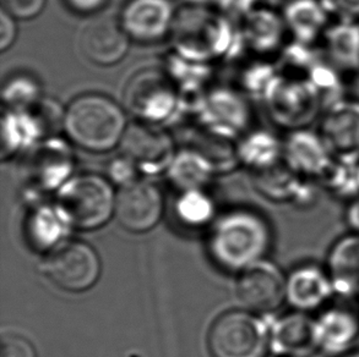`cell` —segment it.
Returning <instances> with one entry per match:
<instances>
[{"label":"cell","mask_w":359,"mask_h":357,"mask_svg":"<svg viewBox=\"0 0 359 357\" xmlns=\"http://www.w3.org/2000/svg\"><path fill=\"white\" fill-rule=\"evenodd\" d=\"M334 294L330 275L320 267H298L287 276L286 301L299 312L320 309Z\"/></svg>","instance_id":"18"},{"label":"cell","mask_w":359,"mask_h":357,"mask_svg":"<svg viewBox=\"0 0 359 357\" xmlns=\"http://www.w3.org/2000/svg\"><path fill=\"white\" fill-rule=\"evenodd\" d=\"M187 6L191 8H209V6H216L219 0H183Z\"/></svg>","instance_id":"42"},{"label":"cell","mask_w":359,"mask_h":357,"mask_svg":"<svg viewBox=\"0 0 359 357\" xmlns=\"http://www.w3.org/2000/svg\"><path fill=\"white\" fill-rule=\"evenodd\" d=\"M273 125L285 134L311 127L325 109L309 78L280 74L262 99Z\"/></svg>","instance_id":"4"},{"label":"cell","mask_w":359,"mask_h":357,"mask_svg":"<svg viewBox=\"0 0 359 357\" xmlns=\"http://www.w3.org/2000/svg\"><path fill=\"white\" fill-rule=\"evenodd\" d=\"M269 348L270 330L262 319L249 312H227L210 329L212 357H265Z\"/></svg>","instance_id":"5"},{"label":"cell","mask_w":359,"mask_h":357,"mask_svg":"<svg viewBox=\"0 0 359 357\" xmlns=\"http://www.w3.org/2000/svg\"><path fill=\"white\" fill-rule=\"evenodd\" d=\"M346 218L352 232L359 234V197L351 201L350 206L347 208Z\"/></svg>","instance_id":"41"},{"label":"cell","mask_w":359,"mask_h":357,"mask_svg":"<svg viewBox=\"0 0 359 357\" xmlns=\"http://www.w3.org/2000/svg\"><path fill=\"white\" fill-rule=\"evenodd\" d=\"M175 18L172 0H126L118 19L131 42L149 46L172 34Z\"/></svg>","instance_id":"10"},{"label":"cell","mask_w":359,"mask_h":357,"mask_svg":"<svg viewBox=\"0 0 359 357\" xmlns=\"http://www.w3.org/2000/svg\"><path fill=\"white\" fill-rule=\"evenodd\" d=\"M309 80L314 85L326 108L352 94L351 88L355 83V78L331 64L321 54L320 60L313 69Z\"/></svg>","instance_id":"29"},{"label":"cell","mask_w":359,"mask_h":357,"mask_svg":"<svg viewBox=\"0 0 359 357\" xmlns=\"http://www.w3.org/2000/svg\"><path fill=\"white\" fill-rule=\"evenodd\" d=\"M126 106L139 120L161 125L177 108V92L163 74L144 71L136 74L126 86Z\"/></svg>","instance_id":"11"},{"label":"cell","mask_w":359,"mask_h":357,"mask_svg":"<svg viewBox=\"0 0 359 357\" xmlns=\"http://www.w3.org/2000/svg\"><path fill=\"white\" fill-rule=\"evenodd\" d=\"M43 270L54 285L69 293H83L97 283L101 262L93 247L81 241L62 242L50 251Z\"/></svg>","instance_id":"6"},{"label":"cell","mask_w":359,"mask_h":357,"mask_svg":"<svg viewBox=\"0 0 359 357\" xmlns=\"http://www.w3.org/2000/svg\"><path fill=\"white\" fill-rule=\"evenodd\" d=\"M203 115L206 125L226 137L244 135L252 120V111L245 98L224 88L215 90L208 94Z\"/></svg>","instance_id":"17"},{"label":"cell","mask_w":359,"mask_h":357,"mask_svg":"<svg viewBox=\"0 0 359 357\" xmlns=\"http://www.w3.org/2000/svg\"><path fill=\"white\" fill-rule=\"evenodd\" d=\"M117 195L107 178L96 174L72 176L57 193V207L72 227L93 230L116 213Z\"/></svg>","instance_id":"3"},{"label":"cell","mask_w":359,"mask_h":357,"mask_svg":"<svg viewBox=\"0 0 359 357\" xmlns=\"http://www.w3.org/2000/svg\"><path fill=\"white\" fill-rule=\"evenodd\" d=\"M1 10L18 21H29L43 13L47 0H0Z\"/></svg>","instance_id":"34"},{"label":"cell","mask_w":359,"mask_h":357,"mask_svg":"<svg viewBox=\"0 0 359 357\" xmlns=\"http://www.w3.org/2000/svg\"><path fill=\"white\" fill-rule=\"evenodd\" d=\"M287 276L270 261L255 262L244 268L237 281L242 304L255 312H271L286 301Z\"/></svg>","instance_id":"13"},{"label":"cell","mask_w":359,"mask_h":357,"mask_svg":"<svg viewBox=\"0 0 359 357\" xmlns=\"http://www.w3.org/2000/svg\"><path fill=\"white\" fill-rule=\"evenodd\" d=\"M236 158L254 174L283 162V137L267 129L247 131L236 148Z\"/></svg>","instance_id":"25"},{"label":"cell","mask_w":359,"mask_h":357,"mask_svg":"<svg viewBox=\"0 0 359 357\" xmlns=\"http://www.w3.org/2000/svg\"><path fill=\"white\" fill-rule=\"evenodd\" d=\"M44 139L43 130L32 111L5 109L1 120V158L31 152Z\"/></svg>","instance_id":"26"},{"label":"cell","mask_w":359,"mask_h":357,"mask_svg":"<svg viewBox=\"0 0 359 357\" xmlns=\"http://www.w3.org/2000/svg\"><path fill=\"white\" fill-rule=\"evenodd\" d=\"M31 155L27 167L29 188L39 192L53 191L72 178V152L64 141L49 137L36 146Z\"/></svg>","instance_id":"15"},{"label":"cell","mask_w":359,"mask_h":357,"mask_svg":"<svg viewBox=\"0 0 359 357\" xmlns=\"http://www.w3.org/2000/svg\"><path fill=\"white\" fill-rule=\"evenodd\" d=\"M0 357H37V355L29 340L9 333L1 337Z\"/></svg>","instance_id":"36"},{"label":"cell","mask_w":359,"mask_h":357,"mask_svg":"<svg viewBox=\"0 0 359 357\" xmlns=\"http://www.w3.org/2000/svg\"><path fill=\"white\" fill-rule=\"evenodd\" d=\"M129 125L126 111L112 97L88 92L75 97L64 113L70 144L90 153H107L121 145Z\"/></svg>","instance_id":"1"},{"label":"cell","mask_w":359,"mask_h":357,"mask_svg":"<svg viewBox=\"0 0 359 357\" xmlns=\"http://www.w3.org/2000/svg\"><path fill=\"white\" fill-rule=\"evenodd\" d=\"M18 34V20L4 10H0V50L3 53L14 46Z\"/></svg>","instance_id":"39"},{"label":"cell","mask_w":359,"mask_h":357,"mask_svg":"<svg viewBox=\"0 0 359 357\" xmlns=\"http://www.w3.org/2000/svg\"><path fill=\"white\" fill-rule=\"evenodd\" d=\"M335 158L318 129L306 127L283 136V163L296 174L320 183Z\"/></svg>","instance_id":"12"},{"label":"cell","mask_w":359,"mask_h":357,"mask_svg":"<svg viewBox=\"0 0 359 357\" xmlns=\"http://www.w3.org/2000/svg\"><path fill=\"white\" fill-rule=\"evenodd\" d=\"M270 348L281 356H308L318 350L316 319L299 311L277 319L270 330Z\"/></svg>","instance_id":"19"},{"label":"cell","mask_w":359,"mask_h":357,"mask_svg":"<svg viewBox=\"0 0 359 357\" xmlns=\"http://www.w3.org/2000/svg\"><path fill=\"white\" fill-rule=\"evenodd\" d=\"M320 183L332 196L353 201L359 197V162L335 160Z\"/></svg>","instance_id":"32"},{"label":"cell","mask_w":359,"mask_h":357,"mask_svg":"<svg viewBox=\"0 0 359 357\" xmlns=\"http://www.w3.org/2000/svg\"><path fill=\"white\" fill-rule=\"evenodd\" d=\"M292 39L319 46L334 21L320 0H286L281 8Z\"/></svg>","instance_id":"20"},{"label":"cell","mask_w":359,"mask_h":357,"mask_svg":"<svg viewBox=\"0 0 359 357\" xmlns=\"http://www.w3.org/2000/svg\"><path fill=\"white\" fill-rule=\"evenodd\" d=\"M320 58L319 46H311L291 38L277 55V68L282 75L309 78Z\"/></svg>","instance_id":"31"},{"label":"cell","mask_w":359,"mask_h":357,"mask_svg":"<svg viewBox=\"0 0 359 357\" xmlns=\"http://www.w3.org/2000/svg\"><path fill=\"white\" fill-rule=\"evenodd\" d=\"M64 4L74 14L80 16H96L107 8L111 0H63Z\"/></svg>","instance_id":"40"},{"label":"cell","mask_w":359,"mask_h":357,"mask_svg":"<svg viewBox=\"0 0 359 357\" xmlns=\"http://www.w3.org/2000/svg\"><path fill=\"white\" fill-rule=\"evenodd\" d=\"M326 270L335 293L359 296V234L352 232L332 245Z\"/></svg>","instance_id":"24"},{"label":"cell","mask_w":359,"mask_h":357,"mask_svg":"<svg viewBox=\"0 0 359 357\" xmlns=\"http://www.w3.org/2000/svg\"><path fill=\"white\" fill-rule=\"evenodd\" d=\"M324 58L357 78L359 75V21L334 20L321 38Z\"/></svg>","instance_id":"22"},{"label":"cell","mask_w":359,"mask_h":357,"mask_svg":"<svg viewBox=\"0 0 359 357\" xmlns=\"http://www.w3.org/2000/svg\"><path fill=\"white\" fill-rule=\"evenodd\" d=\"M70 227L57 206H39L29 214L26 234L31 246L39 251H52L62 244Z\"/></svg>","instance_id":"28"},{"label":"cell","mask_w":359,"mask_h":357,"mask_svg":"<svg viewBox=\"0 0 359 357\" xmlns=\"http://www.w3.org/2000/svg\"><path fill=\"white\" fill-rule=\"evenodd\" d=\"M119 148L144 174L167 172L177 153L172 137L160 125L141 120L129 122Z\"/></svg>","instance_id":"8"},{"label":"cell","mask_w":359,"mask_h":357,"mask_svg":"<svg viewBox=\"0 0 359 357\" xmlns=\"http://www.w3.org/2000/svg\"><path fill=\"white\" fill-rule=\"evenodd\" d=\"M259 192L276 202L306 204L314 197L316 181L302 178L283 162L271 169L254 174Z\"/></svg>","instance_id":"23"},{"label":"cell","mask_w":359,"mask_h":357,"mask_svg":"<svg viewBox=\"0 0 359 357\" xmlns=\"http://www.w3.org/2000/svg\"><path fill=\"white\" fill-rule=\"evenodd\" d=\"M177 216L188 227H199L214 217V204L203 190H191L180 193L175 204Z\"/></svg>","instance_id":"33"},{"label":"cell","mask_w":359,"mask_h":357,"mask_svg":"<svg viewBox=\"0 0 359 357\" xmlns=\"http://www.w3.org/2000/svg\"><path fill=\"white\" fill-rule=\"evenodd\" d=\"M163 197L160 188L144 180L123 186L117 193L116 216L126 230L135 234L149 232L160 223Z\"/></svg>","instance_id":"14"},{"label":"cell","mask_w":359,"mask_h":357,"mask_svg":"<svg viewBox=\"0 0 359 357\" xmlns=\"http://www.w3.org/2000/svg\"><path fill=\"white\" fill-rule=\"evenodd\" d=\"M241 24L247 48L257 58L276 59L291 39L281 9L269 5H259Z\"/></svg>","instance_id":"16"},{"label":"cell","mask_w":359,"mask_h":357,"mask_svg":"<svg viewBox=\"0 0 359 357\" xmlns=\"http://www.w3.org/2000/svg\"><path fill=\"white\" fill-rule=\"evenodd\" d=\"M332 20L359 21V0H320Z\"/></svg>","instance_id":"38"},{"label":"cell","mask_w":359,"mask_h":357,"mask_svg":"<svg viewBox=\"0 0 359 357\" xmlns=\"http://www.w3.org/2000/svg\"><path fill=\"white\" fill-rule=\"evenodd\" d=\"M316 129L336 160L359 162V97L350 94L326 106Z\"/></svg>","instance_id":"9"},{"label":"cell","mask_w":359,"mask_h":357,"mask_svg":"<svg viewBox=\"0 0 359 357\" xmlns=\"http://www.w3.org/2000/svg\"><path fill=\"white\" fill-rule=\"evenodd\" d=\"M76 44L88 63L109 68L124 60L131 41L118 18L96 15L88 18L79 29Z\"/></svg>","instance_id":"7"},{"label":"cell","mask_w":359,"mask_h":357,"mask_svg":"<svg viewBox=\"0 0 359 357\" xmlns=\"http://www.w3.org/2000/svg\"><path fill=\"white\" fill-rule=\"evenodd\" d=\"M358 335V316L351 309L331 307L316 318V346L329 355L340 356L350 351Z\"/></svg>","instance_id":"21"},{"label":"cell","mask_w":359,"mask_h":357,"mask_svg":"<svg viewBox=\"0 0 359 357\" xmlns=\"http://www.w3.org/2000/svg\"><path fill=\"white\" fill-rule=\"evenodd\" d=\"M259 5V0H219L216 6L226 19L242 22Z\"/></svg>","instance_id":"37"},{"label":"cell","mask_w":359,"mask_h":357,"mask_svg":"<svg viewBox=\"0 0 359 357\" xmlns=\"http://www.w3.org/2000/svg\"><path fill=\"white\" fill-rule=\"evenodd\" d=\"M215 172L216 167L209 155L194 148H184L175 153L167 169V174L170 183L180 192H184L191 190H203L211 180Z\"/></svg>","instance_id":"27"},{"label":"cell","mask_w":359,"mask_h":357,"mask_svg":"<svg viewBox=\"0 0 359 357\" xmlns=\"http://www.w3.org/2000/svg\"><path fill=\"white\" fill-rule=\"evenodd\" d=\"M140 170L133 160L121 153L108 165V176L112 183H117L121 188L139 180Z\"/></svg>","instance_id":"35"},{"label":"cell","mask_w":359,"mask_h":357,"mask_svg":"<svg viewBox=\"0 0 359 357\" xmlns=\"http://www.w3.org/2000/svg\"><path fill=\"white\" fill-rule=\"evenodd\" d=\"M43 98L42 83L31 74H11L3 83L1 99L8 111H32Z\"/></svg>","instance_id":"30"},{"label":"cell","mask_w":359,"mask_h":357,"mask_svg":"<svg viewBox=\"0 0 359 357\" xmlns=\"http://www.w3.org/2000/svg\"><path fill=\"white\" fill-rule=\"evenodd\" d=\"M339 357H359V350H350Z\"/></svg>","instance_id":"43"},{"label":"cell","mask_w":359,"mask_h":357,"mask_svg":"<svg viewBox=\"0 0 359 357\" xmlns=\"http://www.w3.org/2000/svg\"><path fill=\"white\" fill-rule=\"evenodd\" d=\"M271 240V229L262 216L237 209L215 224L209 237L210 255L217 266L237 272L264 260Z\"/></svg>","instance_id":"2"}]
</instances>
